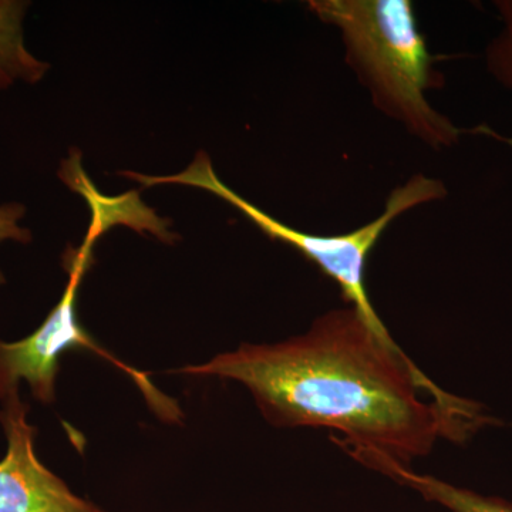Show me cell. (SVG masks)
Masks as SVG:
<instances>
[{
	"mask_svg": "<svg viewBox=\"0 0 512 512\" xmlns=\"http://www.w3.org/2000/svg\"><path fill=\"white\" fill-rule=\"evenodd\" d=\"M485 63L491 76L512 93V37L503 32L494 37L485 52Z\"/></svg>",
	"mask_w": 512,
	"mask_h": 512,
	"instance_id": "obj_9",
	"label": "cell"
},
{
	"mask_svg": "<svg viewBox=\"0 0 512 512\" xmlns=\"http://www.w3.org/2000/svg\"><path fill=\"white\" fill-rule=\"evenodd\" d=\"M60 177L64 183L69 184L73 191L82 192L93 210L92 225L87 232L83 247L93 248L94 241L103 235L110 227L117 224L128 225L137 229L138 234L143 231L151 232L161 241L171 244L173 234L168 231V221L161 220L153 210L147 208L140 200L138 192L131 191L123 197L109 198L101 195L96 187L89 181L80 167V156L73 154L69 160L64 161Z\"/></svg>",
	"mask_w": 512,
	"mask_h": 512,
	"instance_id": "obj_6",
	"label": "cell"
},
{
	"mask_svg": "<svg viewBox=\"0 0 512 512\" xmlns=\"http://www.w3.org/2000/svg\"><path fill=\"white\" fill-rule=\"evenodd\" d=\"M28 412L18 390L3 400L0 423L8 451L0 461V512H106L74 495L40 463L35 453L36 429L26 419Z\"/></svg>",
	"mask_w": 512,
	"mask_h": 512,
	"instance_id": "obj_5",
	"label": "cell"
},
{
	"mask_svg": "<svg viewBox=\"0 0 512 512\" xmlns=\"http://www.w3.org/2000/svg\"><path fill=\"white\" fill-rule=\"evenodd\" d=\"M26 8L25 2L0 0V90L12 86L16 80L40 82L50 67L26 49L22 29Z\"/></svg>",
	"mask_w": 512,
	"mask_h": 512,
	"instance_id": "obj_8",
	"label": "cell"
},
{
	"mask_svg": "<svg viewBox=\"0 0 512 512\" xmlns=\"http://www.w3.org/2000/svg\"><path fill=\"white\" fill-rule=\"evenodd\" d=\"M362 464L413 488L426 500L443 505L450 512H512V503L504 498L488 497L467 488L456 487L440 478L420 476L407 466L386 457L366 458Z\"/></svg>",
	"mask_w": 512,
	"mask_h": 512,
	"instance_id": "obj_7",
	"label": "cell"
},
{
	"mask_svg": "<svg viewBox=\"0 0 512 512\" xmlns=\"http://www.w3.org/2000/svg\"><path fill=\"white\" fill-rule=\"evenodd\" d=\"M66 261L69 284L64 289L62 299L47 315L40 328L19 342L6 343L0 340V399L5 400L10 393L18 390L20 380H26L37 400L45 404L55 402L60 357L70 350H87L104 357L134 377L148 394V400L153 402L156 399L160 413L173 419V414L161 404L160 393L148 383L146 377L101 349L77 319L74 306L80 282L92 261V249L82 247L76 255L67 254Z\"/></svg>",
	"mask_w": 512,
	"mask_h": 512,
	"instance_id": "obj_4",
	"label": "cell"
},
{
	"mask_svg": "<svg viewBox=\"0 0 512 512\" xmlns=\"http://www.w3.org/2000/svg\"><path fill=\"white\" fill-rule=\"evenodd\" d=\"M495 8H497L504 23L503 33L512 37V0L495 2Z\"/></svg>",
	"mask_w": 512,
	"mask_h": 512,
	"instance_id": "obj_11",
	"label": "cell"
},
{
	"mask_svg": "<svg viewBox=\"0 0 512 512\" xmlns=\"http://www.w3.org/2000/svg\"><path fill=\"white\" fill-rule=\"evenodd\" d=\"M180 372L244 384L276 427L338 431L356 461L380 456L409 467L440 439L464 441L493 423L483 410L467 412L480 404L441 390L353 308L320 316L298 338L242 345Z\"/></svg>",
	"mask_w": 512,
	"mask_h": 512,
	"instance_id": "obj_1",
	"label": "cell"
},
{
	"mask_svg": "<svg viewBox=\"0 0 512 512\" xmlns=\"http://www.w3.org/2000/svg\"><path fill=\"white\" fill-rule=\"evenodd\" d=\"M25 215V208L19 204H8L0 207V242L6 239L29 244L32 241V234L29 229L20 228L18 222ZM5 282L2 272H0V284Z\"/></svg>",
	"mask_w": 512,
	"mask_h": 512,
	"instance_id": "obj_10",
	"label": "cell"
},
{
	"mask_svg": "<svg viewBox=\"0 0 512 512\" xmlns=\"http://www.w3.org/2000/svg\"><path fill=\"white\" fill-rule=\"evenodd\" d=\"M127 177L138 181L143 187L168 183L184 184L218 195L254 222L266 237L284 242L305 256L313 265L318 266L323 275L336 282L342 291L343 299L352 305L350 308L356 309L369 328L386 342L394 340L370 302L366 288L367 259L393 220L417 205L443 200L447 194L446 187L440 180H434L426 175H414L406 184L397 187L389 195L383 214L375 221L348 234L315 235L298 231L284 222L275 220L231 190L217 177L210 157L202 151L184 173L170 177H147L138 173H128Z\"/></svg>",
	"mask_w": 512,
	"mask_h": 512,
	"instance_id": "obj_3",
	"label": "cell"
},
{
	"mask_svg": "<svg viewBox=\"0 0 512 512\" xmlns=\"http://www.w3.org/2000/svg\"><path fill=\"white\" fill-rule=\"evenodd\" d=\"M309 10L342 35L346 60L373 103L434 148L451 147L467 130L430 106L437 86L433 56L409 0H311Z\"/></svg>",
	"mask_w": 512,
	"mask_h": 512,
	"instance_id": "obj_2",
	"label": "cell"
}]
</instances>
